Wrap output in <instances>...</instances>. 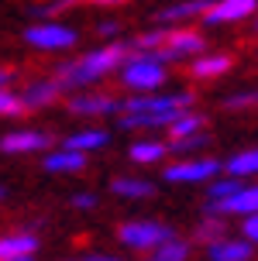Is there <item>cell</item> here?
I'll list each match as a JSON object with an SVG mask.
<instances>
[{
	"label": "cell",
	"mask_w": 258,
	"mask_h": 261,
	"mask_svg": "<svg viewBox=\"0 0 258 261\" xmlns=\"http://www.w3.org/2000/svg\"><path fill=\"white\" fill-rule=\"evenodd\" d=\"M193 107V93H172V96H131L121 103L124 114H182Z\"/></svg>",
	"instance_id": "cell-2"
},
{
	"label": "cell",
	"mask_w": 258,
	"mask_h": 261,
	"mask_svg": "<svg viewBox=\"0 0 258 261\" xmlns=\"http://www.w3.org/2000/svg\"><path fill=\"white\" fill-rule=\"evenodd\" d=\"M217 169L220 165L214 158H196V162H179V165L166 169V179L169 182H203V179H210Z\"/></svg>",
	"instance_id": "cell-8"
},
{
	"label": "cell",
	"mask_w": 258,
	"mask_h": 261,
	"mask_svg": "<svg viewBox=\"0 0 258 261\" xmlns=\"http://www.w3.org/2000/svg\"><path fill=\"white\" fill-rule=\"evenodd\" d=\"M0 196H4V189H0Z\"/></svg>",
	"instance_id": "cell-34"
},
{
	"label": "cell",
	"mask_w": 258,
	"mask_h": 261,
	"mask_svg": "<svg viewBox=\"0 0 258 261\" xmlns=\"http://www.w3.org/2000/svg\"><path fill=\"white\" fill-rule=\"evenodd\" d=\"M227 107L231 110H238V107H258V93H238V96L227 100Z\"/></svg>",
	"instance_id": "cell-28"
},
{
	"label": "cell",
	"mask_w": 258,
	"mask_h": 261,
	"mask_svg": "<svg viewBox=\"0 0 258 261\" xmlns=\"http://www.w3.org/2000/svg\"><path fill=\"white\" fill-rule=\"evenodd\" d=\"M25 114V100L14 96L7 86H0V117H21Z\"/></svg>",
	"instance_id": "cell-24"
},
{
	"label": "cell",
	"mask_w": 258,
	"mask_h": 261,
	"mask_svg": "<svg viewBox=\"0 0 258 261\" xmlns=\"http://www.w3.org/2000/svg\"><path fill=\"white\" fill-rule=\"evenodd\" d=\"M69 110L73 114H110V110H121V100H114V96H73Z\"/></svg>",
	"instance_id": "cell-13"
},
{
	"label": "cell",
	"mask_w": 258,
	"mask_h": 261,
	"mask_svg": "<svg viewBox=\"0 0 258 261\" xmlns=\"http://www.w3.org/2000/svg\"><path fill=\"white\" fill-rule=\"evenodd\" d=\"M45 169L49 172H79V169H86V158L76 148H62V151H52L45 158Z\"/></svg>",
	"instance_id": "cell-14"
},
{
	"label": "cell",
	"mask_w": 258,
	"mask_h": 261,
	"mask_svg": "<svg viewBox=\"0 0 258 261\" xmlns=\"http://www.w3.org/2000/svg\"><path fill=\"white\" fill-rule=\"evenodd\" d=\"M245 234H248V241H255V244H258V213H248Z\"/></svg>",
	"instance_id": "cell-30"
},
{
	"label": "cell",
	"mask_w": 258,
	"mask_h": 261,
	"mask_svg": "<svg viewBox=\"0 0 258 261\" xmlns=\"http://www.w3.org/2000/svg\"><path fill=\"white\" fill-rule=\"evenodd\" d=\"M0 148L7 151V155H25V151H41V148H49V134H41V130H14L7 134Z\"/></svg>",
	"instance_id": "cell-10"
},
{
	"label": "cell",
	"mask_w": 258,
	"mask_h": 261,
	"mask_svg": "<svg viewBox=\"0 0 258 261\" xmlns=\"http://www.w3.org/2000/svg\"><path fill=\"white\" fill-rule=\"evenodd\" d=\"M155 248H158V251H155V258H158V261H182L186 254H190V248H186L182 241H176V237H166V241H158Z\"/></svg>",
	"instance_id": "cell-21"
},
{
	"label": "cell",
	"mask_w": 258,
	"mask_h": 261,
	"mask_svg": "<svg viewBox=\"0 0 258 261\" xmlns=\"http://www.w3.org/2000/svg\"><path fill=\"white\" fill-rule=\"evenodd\" d=\"M107 144V130H79L73 138H65V148H76V151H93Z\"/></svg>",
	"instance_id": "cell-19"
},
{
	"label": "cell",
	"mask_w": 258,
	"mask_h": 261,
	"mask_svg": "<svg viewBox=\"0 0 258 261\" xmlns=\"http://www.w3.org/2000/svg\"><path fill=\"white\" fill-rule=\"evenodd\" d=\"M35 251H38V237L35 234L0 237V261H28Z\"/></svg>",
	"instance_id": "cell-11"
},
{
	"label": "cell",
	"mask_w": 258,
	"mask_h": 261,
	"mask_svg": "<svg viewBox=\"0 0 258 261\" xmlns=\"http://www.w3.org/2000/svg\"><path fill=\"white\" fill-rule=\"evenodd\" d=\"M162 155H166V144H158V141H138L134 148H131V158H134L138 165H148V162H158Z\"/></svg>",
	"instance_id": "cell-20"
},
{
	"label": "cell",
	"mask_w": 258,
	"mask_h": 261,
	"mask_svg": "<svg viewBox=\"0 0 258 261\" xmlns=\"http://www.w3.org/2000/svg\"><path fill=\"white\" fill-rule=\"evenodd\" d=\"M206 141H210V138L196 130V134H186V138H172V144H169V148H172V151H196V148H203Z\"/></svg>",
	"instance_id": "cell-25"
},
{
	"label": "cell",
	"mask_w": 258,
	"mask_h": 261,
	"mask_svg": "<svg viewBox=\"0 0 258 261\" xmlns=\"http://www.w3.org/2000/svg\"><path fill=\"white\" fill-rule=\"evenodd\" d=\"M28 45H35V48H49V52H55V48H69V45H76V31L65 24H35L25 31Z\"/></svg>",
	"instance_id": "cell-6"
},
{
	"label": "cell",
	"mask_w": 258,
	"mask_h": 261,
	"mask_svg": "<svg viewBox=\"0 0 258 261\" xmlns=\"http://www.w3.org/2000/svg\"><path fill=\"white\" fill-rule=\"evenodd\" d=\"M227 169H231V175H251V172H258V148L255 151L234 155L231 162H227Z\"/></svg>",
	"instance_id": "cell-22"
},
{
	"label": "cell",
	"mask_w": 258,
	"mask_h": 261,
	"mask_svg": "<svg viewBox=\"0 0 258 261\" xmlns=\"http://www.w3.org/2000/svg\"><path fill=\"white\" fill-rule=\"evenodd\" d=\"M255 7H258V0H220V4L210 0V7L203 11V17L210 21V24H231V21L248 17Z\"/></svg>",
	"instance_id": "cell-7"
},
{
	"label": "cell",
	"mask_w": 258,
	"mask_h": 261,
	"mask_svg": "<svg viewBox=\"0 0 258 261\" xmlns=\"http://www.w3.org/2000/svg\"><path fill=\"white\" fill-rule=\"evenodd\" d=\"M200 127H203V120L196 117V114H190V110H186V114H179V117H176L172 124H169L172 138H186V134H196Z\"/></svg>",
	"instance_id": "cell-23"
},
{
	"label": "cell",
	"mask_w": 258,
	"mask_h": 261,
	"mask_svg": "<svg viewBox=\"0 0 258 261\" xmlns=\"http://www.w3.org/2000/svg\"><path fill=\"white\" fill-rule=\"evenodd\" d=\"M59 93H62V86L52 79V83H31L25 93H21V100H25V110H38V107H49L59 100Z\"/></svg>",
	"instance_id": "cell-12"
},
{
	"label": "cell",
	"mask_w": 258,
	"mask_h": 261,
	"mask_svg": "<svg viewBox=\"0 0 258 261\" xmlns=\"http://www.w3.org/2000/svg\"><path fill=\"white\" fill-rule=\"evenodd\" d=\"M203 48V38L193 35V31H166V38L158 48H152V59L155 62H162V59H186V55H196Z\"/></svg>",
	"instance_id": "cell-4"
},
{
	"label": "cell",
	"mask_w": 258,
	"mask_h": 261,
	"mask_svg": "<svg viewBox=\"0 0 258 261\" xmlns=\"http://www.w3.org/2000/svg\"><path fill=\"white\" fill-rule=\"evenodd\" d=\"M220 230H224V223H217V220H206L203 227H200V234H196V237H200V241H206V244H214Z\"/></svg>",
	"instance_id": "cell-27"
},
{
	"label": "cell",
	"mask_w": 258,
	"mask_h": 261,
	"mask_svg": "<svg viewBox=\"0 0 258 261\" xmlns=\"http://www.w3.org/2000/svg\"><path fill=\"white\" fill-rule=\"evenodd\" d=\"M11 79H14V72H11V69H0V86H7Z\"/></svg>",
	"instance_id": "cell-31"
},
{
	"label": "cell",
	"mask_w": 258,
	"mask_h": 261,
	"mask_svg": "<svg viewBox=\"0 0 258 261\" xmlns=\"http://www.w3.org/2000/svg\"><path fill=\"white\" fill-rule=\"evenodd\" d=\"M166 237H172V230L162 227V223H155V220H131L121 227V241L128 248H155Z\"/></svg>",
	"instance_id": "cell-5"
},
{
	"label": "cell",
	"mask_w": 258,
	"mask_h": 261,
	"mask_svg": "<svg viewBox=\"0 0 258 261\" xmlns=\"http://www.w3.org/2000/svg\"><path fill=\"white\" fill-rule=\"evenodd\" d=\"M97 4H124V0H97Z\"/></svg>",
	"instance_id": "cell-33"
},
{
	"label": "cell",
	"mask_w": 258,
	"mask_h": 261,
	"mask_svg": "<svg viewBox=\"0 0 258 261\" xmlns=\"http://www.w3.org/2000/svg\"><path fill=\"white\" fill-rule=\"evenodd\" d=\"M121 76H124V86H131V90H155L166 83V69L148 52H138V59H131Z\"/></svg>",
	"instance_id": "cell-3"
},
{
	"label": "cell",
	"mask_w": 258,
	"mask_h": 261,
	"mask_svg": "<svg viewBox=\"0 0 258 261\" xmlns=\"http://www.w3.org/2000/svg\"><path fill=\"white\" fill-rule=\"evenodd\" d=\"M110 189H114L117 196H128V199H145V196L155 193V186L145 182V179H114Z\"/></svg>",
	"instance_id": "cell-17"
},
{
	"label": "cell",
	"mask_w": 258,
	"mask_h": 261,
	"mask_svg": "<svg viewBox=\"0 0 258 261\" xmlns=\"http://www.w3.org/2000/svg\"><path fill=\"white\" fill-rule=\"evenodd\" d=\"M210 258H217V261H245V258H251V248L241 244V241H234V244H220V241H214V244H210Z\"/></svg>",
	"instance_id": "cell-18"
},
{
	"label": "cell",
	"mask_w": 258,
	"mask_h": 261,
	"mask_svg": "<svg viewBox=\"0 0 258 261\" xmlns=\"http://www.w3.org/2000/svg\"><path fill=\"white\" fill-rule=\"evenodd\" d=\"M206 7H210V0H186V4H176V7L158 11L155 17H158L162 24H172V21H186V17H193V14H203Z\"/></svg>",
	"instance_id": "cell-15"
},
{
	"label": "cell",
	"mask_w": 258,
	"mask_h": 261,
	"mask_svg": "<svg viewBox=\"0 0 258 261\" xmlns=\"http://www.w3.org/2000/svg\"><path fill=\"white\" fill-rule=\"evenodd\" d=\"M231 69V55H210V59H196L193 62V76L196 79H210V76H220Z\"/></svg>",
	"instance_id": "cell-16"
},
{
	"label": "cell",
	"mask_w": 258,
	"mask_h": 261,
	"mask_svg": "<svg viewBox=\"0 0 258 261\" xmlns=\"http://www.w3.org/2000/svg\"><path fill=\"white\" fill-rule=\"evenodd\" d=\"M131 52V45H107V48H97V52L83 55V59H76V62L69 65H59V72H55V83L59 86H90V83H97L100 76H107L110 69H117L121 65V59Z\"/></svg>",
	"instance_id": "cell-1"
},
{
	"label": "cell",
	"mask_w": 258,
	"mask_h": 261,
	"mask_svg": "<svg viewBox=\"0 0 258 261\" xmlns=\"http://www.w3.org/2000/svg\"><path fill=\"white\" fill-rule=\"evenodd\" d=\"M117 31V24H110V21H107V24H100V35H114Z\"/></svg>",
	"instance_id": "cell-32"
},
{
	"label": "cell",
	"mask_w": 258,
	"mask_h": 261,
	"mask_svg": "<svg viewBox=\"0 0 258 261\" xmlns=\"http://www.w3.org/2000/svg\"><path fill=\"white\" fill-rule=\"evenodd\" d=\"M73 206H76V210H93V206H97V196L79 193V196H73Z\"/></svg>",
	"instance_id": "cell-29"
},
{
	"label": "cell",
	"mask_w": 258,
	"mask_h": 261,
	"mask_svg": "<svg viewBox=\"0 0 258 261\" xmlns=\"http://www.w3.org/2000/svg\"><path fill=\"white\" fill-rule=\"evenodd\" d=\"M206 213H258V186L255 189H238L227 199H210L206 203Z\"/></svg>",
	"instance_id": "cell-9"
},
{
	"label": "cell",
	"mask_w": 258,
	"mask_h": 261,
	"mask_svg": "<svg viewBox=\"0 0 258 261\" xmlns=\"http://www.w3.org/2000/svg\"><path fill=\"white\" fill-rule=\"evenodd\" d=\"M238 189H241V186L234 182V179H224V182H217L214 189H210V196H214V199H227V196H234Z\"/></svg>",
	"instance_id": "cell-26"
}]
</instances>
